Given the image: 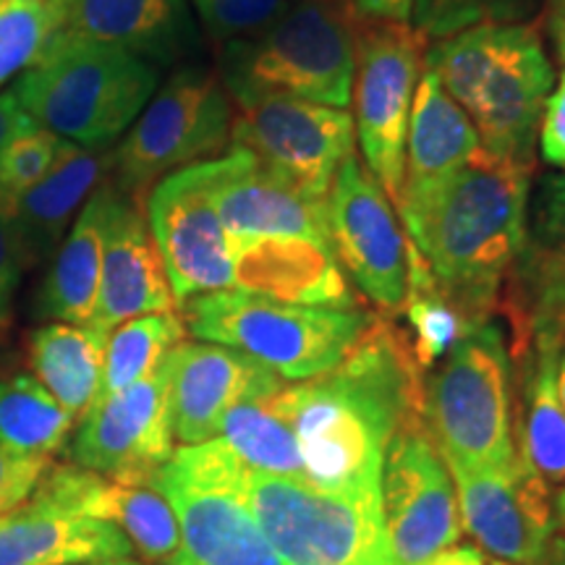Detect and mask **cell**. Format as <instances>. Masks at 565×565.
<instances>
[{
	"label": "cell",
	"instance_id": "1",
	"mask_svg": "<svg viewBox=\"0 0 565 565\" xmlns=\"http://www.w3.org/2000/svg\"><path fill=\"white\" fill-rule=\"evenodd\" d=\"M275 404L299 440L303 482L338 494L380 492L391 437L424 419L422 370L398 330L370 320L341 364L282 385Z\"/></svg>",
	"mask_w": 565,
	"mask_h": 565
},
{
	"label": "cell",
	"instance_id": "2",
	"mask_svg": "<svg viewBox=\"0 0 565 565\" xmlns=\"http://www.w3.org/2000/svg\"><path fill=\"white\" fill-rule=\"evenodd\" d=\"M532 168L479 147L461 168L401 194L408 244L475 324L490 320L526 252Z\"/></svg>",
	"mask_w": 565,
	"mask_h": 565
},
{
	"label": "cell",
	"instance_id": "3",
	"mask_svg": "<svg viewBox=\"0 0 565 565\" xmlns=\"http://www.w3.org/2000/svg\"><path fill=\"white\" fill-rule=\"evenodd\" d=\"M171 463L236 492L282 565H383L380 492H322L265 475L238 461L217 437L179 448Z\"/></svg>",
	"mask_w": 565,
	"mask_h": 565
},
{
	"label": "cell",
	"instance_id": "4",
	"mask_svg": "<svg viewBox=\"0 0 565 565\" xmlns=\"http://www.w3.org/2000/svg\"><path fill=\"white\" fill-rule=\"evenodd\" d=\"M424 63L471 118L487 152L534 166L542 113L555 84L534 26H471L437 40Z\"/></svg>",
	"mask_w": 565,
	"mask_h": 565
},
{
	"label": "cell",
	"instance_id": "5",
	"mask_svg": "<svg viewBox=\"0 0 565 565\" xmlns=\"http://www.w3.org/2000/svg\"><path fill=\"white\" fill-rule=\"evenodd\" d=\"M160 68L124 47L58 38L11 84L21 110L74 145L108 150L158 92Z\"/></svg>",
	"mask_w": 565,
	"mask_h": 565
},
{
	"label": "cell",
	"instance_id": "6",
	"mask_svg": "<svg viewBox=\"0 0 565 565\" xmlns=\"http://www.w3.org/2000/svg\"><path fill=\"white\" fill-rule=\"evenodd\" d=\"M356 13L349 0H296L267 30L223 45L221 82L233 105L296 97L349 108Z\"/></svg>",
	"mask_w": 565,
	"mask_h": 565
},
{
	"label": "cell",
	"instance_id": "7",
	"mask_svg": "<svg viewBox=\"0 0 565 565\" xmlns=\"http://www.w3.org/2000/svg\"><path fill=\"white\" fill-rule=\"evenodd\" d=\"M181 307L196 341L242 351L288 383L328 374L372 320L356 307H307L236 288L194 296Z\"/></svg>",
	"mask_w": 565,
	"mask_h": 565
},
{
	"label": "cell",
	"instance_id": "8",
	"mask_svg": "<svg viewBox=\"0 0 565 565\" xmlns=\"http://www.w3.org/2000/svg\"><path fill=\"white\" fill-rule=\"evenodd\" d=\"M424 422L445 463L500 469L519 456L511 351L498 324H475L445 353L424 385Z\"/></svg>",
	"mask_w": 565,
	"mask_h": 565
},
{
	"label": "cell",
	"instance_id": "9",
	"mask_svg": "<svg viewBox=\"0 0 565 565\" xmlns=\"http://www.w3.org/2000/svg\"><path fill=\"white\" fill-rule=\"evenodd\" d=\"M231 126L233 103L223 82L207 68H179L113 150L116 189L139 202L166 175L215 160L228 147Z\"/></svg>",
	"mask_w": 565,
	"mask_h": 565
},
{
	"label": "cell",
	"instance_id": "10",
	"mask_svg": "<svg viewBox=\"0 0 565 565\" xmlns=\"http://www.w3.org/2000/svg\"><path fill=\"white\" fill-rule=\"evenodd\" d=\"M427 38L398 21L356 17V137L364 166L398 210L406 175V134Z\"/></svg>",
	"mask_w": 565,
	"mask_h": 565
},
{
	"label": "cell",
	"instance_id": "11",
	"mask_svg": "<svg viewBox=\"0 0 565 565\" xmlns=\"http://www.w3.org/2000/svg\"><path fill=\"white\" fill-rule=\"evenodd\" d=\"M380 534L383 565H429L461 540L454 477L424 419L404 424L387 443Z\"/></svg>",
	"mask_w": 565,
	"mask_h": 565
},
{
	"label": "cell",
	"instance_id": "12",
	"mask_svg": "<svg viewBox=\"0 0 565 565\" xmlns=\"http://www.w3.org/2000/svg\"><path fill=\"white\" fill-rule=\"evenodd\" d=\"M231 141L303 194L328 200L338 168L356 150V126L349 108L265 97L233 105Z\"/></svg>",
	"mask_w": 565,
	"mask_h": 565
},
{
	"label": "cell",
	"instance_id": "13",
	"mask_svg": "<svg viewBox=\"0 0 565 565\" xmlns=\"http://www.w3.org/2000/svg\"><path fill=\"white\" fill-rule=\"evenodd\" d=\"M217 158L175 171L147 194V223L175 303L233 288V249L215 204Z\"/></svg>",
	"mask_w": 565,
	"mask_h": 565
},
{
	"label": "cell",
	"instance_id": "14",
	"mask_svg": "<svg viewBox=\"0 0 565 565\" xmlns=\"http://www.w3.org/2000/svg\"><path fill=\"white\" fill-rule=\"evenodd\" d=\"M330 242L345 273L374 307L404 312L408 294V236L393 202L356 154L338 168L328 194Z\"/></svg>",
	"mask_w": 565,
	"mask_h": 565
},
{
	"label": "cell",
	"instance_id": "15",
	"mask_svg": "<svg viewBox=\"0 0 565 565\" xmlns=\"http://www.w3.org/2000/svg\"><path fill=\"white\" fill-rule=\"evenodd\" d=\"M454 477L461 526L487 553L505 563L547 565L561 529L555 490L524 456L500 469H469L448 463Z\"/></svg>",
	"mask_w": 565,
	"mask_h": 565
},
{
	"label": "cell",
	"instance_id": "16",
	"mask_svg": "<svg viewBox=\"0 0 565 565\" xmlns=\"http://www.w3.org/2000/svg\"><path fill=\"white\" fill-rule=\"evenodd\" d=\"M79 422L71 463L126 482H150L175 454L166 359L137 385L97 401Z\"/></svg>",
	"mask_w": 565,
	"mask_h": 565
},
{
	"label": "cell",
	"instance_id": "17",
	"mask_svg": "<svg viewBox=\"0 0 565 565\" xmlns=\"http://www.w3.org/2000/svg\"><path fill=\"white\" fill-rule=\"evenodd\" d=\"M166 366L168 414L173 440L181 448L215 440L233 406L275 395L282 387L273 370L221 343L181 341L166 356Z\"/></svg>",
	"mask_w": 565,
	"mask_h": 565
},
{
	"label": "cell",
	"instance_id": "18",
	"mask_svg": "<svg viewBox=\"0 0 565 565\" xmlns=\"http://www.w3.org/2000/svg\"><path fill=\"white\" fill-rule=\"evenodd\" d=\"M150 484L179 521V550L166 565H282L249 508L225 484L186 475L171 461Z\"/></svg>",
	"mask_w": 565,
	"mask_h": 565
},
{
	"label": "cell",
	"instance_id": "19",
	"mask_svg": "<svg viewBox=\"0 0 565 565\" xmlns=\"http://www.w3.org/2000/svg\"><path fill=\"white\" fill-rule=\"evenodd\" d=\"M215 204L231 246L254 238H303L333 249L328 200L303 194L242 147L217 158Z\"/></svg>",
	"mask_w": 565,
	"mask_h": 565
},
{
	"label": "cell",
	"instance_id": "20",
	"mask_svg": "<svg viewBox=\"0 0 565 565\" xmlns=\"http://www.w3.org/2000/svg\"><path fill=\"white\" fill-rule=\"evenodd\" d=\"M32 498L63 513L87 515L121 529L134 553L147 563L166 565L179 550V521L173 508L150 482L95 475L76 463H51Z\"/></svg>",
	"mask_w": 565,
	"mask_h": 565
},
{
	"label": "cell",
	"instance_id": "21",
	"mask_svg": "<svg viewBox=\"0 0 565 565\" xmlns=\"http://www.w3.org/2000/svg\"><path fill=\"white\" fill-rule=\"evenodd\" d=\"M175 312V296L145 210L113 186L100 291L89 324L108 335L139 315Z\"/></svg>",
	"mask_w": 565,
	"mask_h": 565
},
{
	"label": "cell",
	"instance_id": "22",
	"mask_svg": "<svg viewBox=\"0 0 565 565\" xmlns=\"http://www.w3.org/2000/svg\"><path fill=\"white\" fill-rule=\"evenodd\" d=\"M55 34L124 47L158 68L173 66L200 47L189 0H68Z\"/></svg>",
	"mask_w": 565,
	"mask_h": 565
},
{
	"label": "cell",
	"instance_id": "23",
	"mask_svg": "<svg viewBox=\"0 0 565 565\" xmlns=\"http://www.w3.org/2000/svg\"><path fill=\"white\" fill-rule=\"evenodd\" d=\"M134 557L121 529L26 498L0 513V565H87Z\"/></svg>",
	"mask_w": 565,
	"mask_h": 565
},
{
	"label": "cell",
	"instance_id": "24",
	"mask_svg": "<svg viewBox=\"0 0 565 565\" xmlns=\"http://www.w3.org/2000/svg\"><path fill=\"white\" fill-rule=\"evenodd\" d=\"M233 288L307 307H353L330 246L303 238L233 244Z\"/></svg>",
	"mask_w": 565,
	"mask_h": 565
},
{
	"label": "cell",
	"instance_id": "25",
	"mask_svg": "<svg viewBox=\"0 0 565 565\" xmlns=\"http://www.w3.org/2000/svg\"><path fill=\"white\" fill-rule=\"evenodd\" d=\"M108 171H113L110 150H92L63 139L51 171L26 189L9 210L30 267L58 249L74 217L103 186V175Z\"/></svg>",
	"mask_w": 565,
	"mask_h": 565
},
{
	"label": "cell",
	"instance_id": "26",
	"mask_svg": "<svg viewBox=\"0 0 565 565\" xmlns=\"http://www.w3.org/2000/svg\"><path fill=\"white\" fill-rule=\"evenodd\" d=\"M110 200L113 186L103 183L84 202L79 215L74 217L55 249L53 263L34 299V315L42 320L87 324L95 315Z\"/></svg>",
	"mask_w": 565,
	"mask_h": 565
},
{
	"label": "cell",
	"instance_id": "27",
	"mask_svg": "<svg viewBox=\"0 0 565 565\" xmlns=\"http://www.w3.org/2000/svg\"><path fill=\"white\" fill-rule=\"evenodd\" d=\"M482 147L479 134L433 71L424 68L416 84L406 134L404 189L422 186L461 168ZM404 194V192H401Z\"/></svg>",
	"mask_w": 565,
	"mask_h": 565
},
{
	"label": "cell",
	"instance_id": "28",
	"mask_svg": "<svg viewBox=\"0 0 565 565\" xmlns=\"http://www.w3.org/2000/svg\"><path fill=\"white\" fill-rule=\"evenodd\" d=\"M105 341L108 335L89 322H45L30 335L32 374L76 422L100 393Z\"/></svg>",
	"mask_w": 565,
	"mask_h": 565
},
{
	"label": "cell",
	"instance_id": "29",
	"mask_svg": "<svg viewBox=\"0 0 565 565\" xmlns=\"http://www.w3.org/2000/svg\"><path fill=\"white\" fill-rule=\"evenodd\" d=\"M76 416L68 414L30 372L0 377V445L53 458L68 445Z\"/></svg>",
	"mask_w": 565,
	"mask_h": 565
},
{
	"label": "cell",
	"instance_id": "30",
	"mask_svg": "<svg viewBox=\"0 0 565 565\" xmlns=\"http://www.w3.org/2000/svg\"><path fill=\"white\" fill-rule=\"evenodd\" d=\"M225 448L249 469L303 482V461L294 427L275 404V395L233 406L217 433Z\"/></svg>",
	"mask_w": 565,
	"mask_h": 565
},
{
	"label": "cell",
	"instance_id": "31",
	"mask_svg": "<svg viewBox=\"0 0 565 565\" xmlns=\"http://www.w3.org/2000/svg\"><path fill=\"white\" fill-rule=\"evenodd\" d=\"M183 335H186V324L179 312L139 315L113 328L105 341L97 401L110 398L152 374L162 359L183 341Z\"/></svg>",
	"mask_w": 565,
	"mask_h": 565
},
{
	"label": "cell",
	"instance_id": "32",
	"mask_svg": "<svg viewBox=\"0 0 565 565\" xmlns=\"http://www.w3.org/2000/svg\"><path fill=\"white\" fill-rule=\"evenodd\" d=\"M58 24L47 0H0V92L40 61Z\"/></svg>",
	"mask_w": 565,
	"mask_h": 565
},
{
	"label": "cell",
	"instance_id": "33",
	"mask_svg": "<svg viewBox=\"0 0 565 565\" xmlns=\"http://www.w3.org/2000/svg\"><path fill=\"white\" fill-rule=\"evenodd\" d=\"M545 0H416L414 30L445 40L479 24H524L542 11Z\"/></svg>",
	"mask_w": 565,
	"mask_h": 565
},
{
	"label": "cell",
	"instance_id": "34",
	"mask_svg": "<svg viewBox=\"0 0 565 565\" xmlns=\"http://www.w3.org/2000/svg\"><path fill=\"white\" fill-rule=\"evenodd\" d=\"M63 139L58 134L34 121V118L21 113L17 129H13L9 147H6L3 160H0V192H3L6 215L11 204L19 200L26 189L34 186L42 175L51 171L58 158Z\"/></svg>",
	"mask_w": 565,
	"mask_h": 565
},
{
	"label": "cell",
	"instance_id": "35",
	"mask_svg": "<svg viewBox=\"0 0 565 565\" xmlns=\"http://www.w3.org/2000/svg\"><path fill=\"white\" fill-rule=\"evenodd\" d=\"M204 32L221 45L259 34L278 21L296 0H189Z\"/></svg>",
	"mask_w": 565,
	"mask_h": 565
},
{
	"label": "cell",
	"instance_id": "36",
	"mask_svg": "<svg viewBox=\"0 0 565 565\" xmlns=\"http://www.w3.org/2000/svg\"><path fill=\"white\" fill-rule=\"evenodd\" d=\"M536 249L565 263V173L547 175L534 202Z\"/></svg>",
	"mask_w": 565,
	"mask_h": 565
},
{
	"label": "cell",
	"instance_id": "37",
	"mask_svg": "<svg viewBox=\"0 0 565 565\" xmlns=\"http://www.w3.org/2000/svg\"><path fill=\"white\" fill-rule=\"evenodd\" d=\"M51 458L19 454L0 445V513L24 503L51 469Z\"/></svg>",
	"mask_w": 565,
	"mask_h": 565
},
{
	"label": "cell",
	"instance_id": "38",
	"mask_svg": "<svg viewBox=\"0 0 565 565\" xmlns=\"http://www.w3.org/2000/svg\"><path fill=\"white\" fill-rule=\"evenodd\" d=\"M26 270H30V259H26L24 246L19 242V233L13 228L11 217L0 212V330L9 328L13 299H17Z\"/></svg>",
	"mask_w": 565,
	"mask_h": 565
},
{
	"label": "cell",
	"instance_id": "39",
	"mask_svg": "<svg viewBox=\"0 0 565 565\" xmlns=\"http://www.w3.org/2000/svg\"><path fill=\"white\" fill-rule=\"evenodd\" d=\"M540 150L550 166L565 168V74L542 113Z\"/></svg>",
	"mask_w": 565,
	"mask_h": 565
},
{
	"label": "cell",
	"instance_id": "40",
	"mask_svg": "<svg viewBox=\"0 0 565 565\" xmlns=\"http://www.w3.org/2000/svg\"><path fill=\"white\" fill-rule=\"evenodd\" d=\"M414 3L416 0H351V9L362 19L408 24L414 17Z\"/></svg>",
	"mask_w": 565,
	"mask_h": 565
},
{
	"label": "cell",
	"instance_id": "41",
	"mask_svg": "<svg viewBox=\"0 0 565 565\" xmlns=\"http://www.w3.org/2000/svg\"><path fill=\"white\" fill-rule=\"evenodd\" d=\"M21 105L13 95V89H3L0 92V160H3L6 147H9V139L13 129H17L19 118H21ZM0 212H6V202H3V192H0Z\"/></svg>",
	"mask_w": 565,
	"mask_h": 565
},
{
	"label": "cell",
	"instance_id": "42",
	"mask_svg": "<svg viewBox=\"0 0 565 565\" xmlns=\"http://www.w3.org/2000/svg\"><path fill=\"white\" fill-rule=\"evenodd\" d=\"M545 26L553 40L557 61L565 66V0H545Z\"/></svg>",
	"mask_w": 565,
	"mask_h": 565
},
{
	"label": "cell",
	"instance_id": "43",
	"mask_svg": "<svg viewBox=\"0 0 565 565\" xmlns=\"http://www.w3.org/2000/svg\"><path fill=\"white\" fill-rule=\"evenodd\" d=\"M429 565H487V561L477 547H450Z\"/></svg>",
	"mask_w": 565,
	"mask_h": 565
},
{
	"label": "cell",
	"instance_id": "44",
	"mask_svg": "<svg viewBox=\"0 0 565 565\" xmlns=\"http://www.w3.org/2000/svg\"><path fill=\"white\" fill-rule=\"evenodd\" d=\"M547 565H565V534H557L553 540V547H550Z\"/></svg>",
	"mask_w": 565,
	"mask_h": 565
},
{
	"label": "cell",
	"instance_id": "45",
	"mask_svg": "<svg viewBox=\"0 0 565 565\" xmlns=\"http://www.w3.org/2000/svg\"><path fill=\"white\" fill-rule=\"evenodd\" d=\"M557 395H561V404L565 408V343L561 351V362H557Z\"/></svg>",
	"mask_w": 565,
	"mask_h": 565
},
{
	"label": "cell",
	"instance_id": "46",
	"mask_svg": "<svg viewBox=\"0 0 565 565\" xmlns=\"http://www.w3.org/2000/svg\"><path fill=\"white\" fill-rule=\"evenodd\" d=\"M87 565H145L137 557H118V561H103V563H87Z\"/></svg>",
	"mask_w": 565,
	"mask_h": 565
},
{
	"label": "cell",
	"instance_id": "47",
	"mask_svg": "<svg viewBox=\"0 0 565 565\" xmlns=\"http://www.w3.org/2000/svg\"><path fill=\"white\" fill-rule=\"evenodd\" d=\"M557 515H561V529H565V487L557 494Z\"/></svg>",
	"mask_w": 565,
	"mask_h": 565
},
{
	"label": "cell",
	"instance_id": "48",
	"mask_svg": "<svg viewBox=\"0 0 565 565\" xmlns=\"http://www.w3.org/2000/svg\"><path fill=\"white\" fill-rule=\"evenodd\" d=\"M47 3H53V6H55V9H63V6H66V3H68V0H47Z\"/></svg>",
	"mask_w": 565,
	"mask_h": 565
},
{
	"label": "cell",
	"instance_id": "49",
	"mask_svg": "<svg viewBox=\"0 0 565 565\" xmlns=\"http://www.w3.org/2000/svg\"><path fill=\"white\" fill-rule=\"evenodd\" d=\"M487 565H508V563L503 561V563H487Z\"/></svg>",
	"mask_w": 565,
	"mask_h": 565
},
{
	"label": "cell",
	"instance_id": "50",
	"mask_svg": "<svg viewBox=\"0 0 565 565\" xmlns=\"http://www.w3.org/2000/svg\"><path fill=\"white\" fill-rule=\"evenodd\" d=\"M557 532H563V534H565V529H557Z\"/></svg>",
	"mask_w": 565,
	"mask_h": 565
},
{
	"label": "cell",
	"instance_id": "51",
	"mask_svg": "<svg viewBox=\"0 0 565 565\" xmlns=\"http://www.w3.org/2000/svg\"><path fill=\"white\" fill-rule=\"evenodd\" d=\"M0 335H3V330H0Z\"/></svg>",
	"mask_w": 565,
	"mask_h": 565
}]
</instances>
